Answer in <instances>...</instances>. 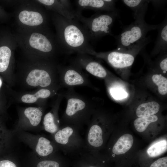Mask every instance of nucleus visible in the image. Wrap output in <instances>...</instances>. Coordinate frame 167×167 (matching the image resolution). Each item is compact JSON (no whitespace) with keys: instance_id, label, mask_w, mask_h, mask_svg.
<instances>
[{"instance_id":"10","label":"nucleus","mask_w":167,"mask_h":167,"mask_svg":"<svg viewBox=\"0 0 167 167\" xmlns=\"http://www.w3.org/2000/svg\"><path fill=\"white\" fill-rule=\"evenodd\" d=\"M59 74L60 87L67 89L77 86H86L94 88L88 75L83 70L71 62L70 64L64 66H57Z\"/></svg>"},{"instance_id":"21","label":"nucleus","mask_w":167,"mask_h":167,"mask_svg":"<svg viewBox=\"0 0 167 167\" xmlns=\"http://www.w3.org/2000/svg\"><path fill=\"white\" fill-rule=\"evenodd\" d=\"M57 90L50 88H42L33 94H27L23 95L21 97V100L24 103H34L39 99H45L53 96Z\"/></svg>"},{"instance_id":"1","label":"nucleus","mask_w":167,"mask_h":167,"mask_svg":"<svg viewBox=\"0 0 167 167\" xmlns=\"http://www.w3.org/2000/svg\"><path fill=\"white\" fill-rule=\"evenodd\" d=\"M51 17L56 31L55 38L61 51L67 54L76 53L92 56L95 51L78 21L68 19L53 12Z\"/></svg>"},{"instance_id":"11","label":"nucleus","mask_w":167,"mask_h":167,"mask_svg":"<svg viewBox=\"0 0 167 167\" xmlns=\"http://www.w3.org/2000/svg\"><path fill=\"white\" fill-rule=\"evenodd\" d=\"M46 10L57 13L69 20L75 19L78 16L68 0H38L36 1Z\"/></svg>"},{"instance_id":"31","label":"nucleus","mask_w":167,"mask_h":167,"mask_svg":"<svg viewBox=\"0 0 167 167\" xmlns=\"http://www.w3.org/2000/svg\"><path fill=\"white\" fill-rule=\"evenodd\" d=\"M160 69L164 72L167 71V58L166 57L163 58L159 63Z\"/></svg>"},{"instance_id":"22","label":"nucleus","mask_w":167,"mask_h":167,"mask_svg":"<svg viewBox=\"0 0 167 167\" xmlns=\"http://www.w3.org/2000/svg\"><path fill=\"white\" fill-rule=\"evenodd\" d=\"M160 106L157 102L151 101L139 105L136 110V114L139 118L153 115L159 111Z\"/></svg>"},{"instance_id":"12","label":"nucleus","mask_w":167,"mask_h":167,"mask_svg":"<svg viewBox=\"0 0 167 167\" xmlns=\"http://www.w3.org/2000/svg\"><path fill=\"white\" fill-rule=\"evenodd\" d=\"M71 62L95 76L104 78L108 75L107 71L104 66L93 59L90 55L77 54Z\"/></svg>"},{"instance_id":"3","label":"nucleus","mask_w":167,"mask_h":167,"mask_svg":"<svg viewBox=\"0 0 167 167\" xmlns=\"http://www.w3.org/2000/svg\"><path fill=\"white\" fill-rule=\"evenodd\" d=\"M63 95L67 105L61 118L63 125L74 126L79 129L85 125L88 126L96 109L95 98L81 95L74 88L67 89Z\"/></svg>"},{"instance_id":"8","label":"nucleus","mask_w":167,"mask_h":167,"mask_svg":"<svg viewBox=\"0 0 167 167\" xmlns=\"http://www.w3.org/2000/svg\"><path fill=\"white\" fill-rule=\"evenodd\" d=\"M35 3H22L16 13L19 28L32 29L48 28V16L41 5Z\"/></svg>"},{"instance_id":"23","label":"nucleus","mask_w":167,"mask_h":167,"mask_svg":"<svg viewBox=\"0 0 167 167\" xmlns=\"http://www.w3.org/2000/svg\"><path fill=\"white\" fill-rule=\"evenodd\" d=\"M56 153L39 162L37 167H67L69 161L66 158L57 155Z\"/></svg>"},{"instance_id":"13","label":"nucleus","mask_w":167,"mask_h":167,"mask_svg":"<svg viewBox=\"0 0 167 167\" xmlns=\"http://www.w3.org/2000/svg\"><path fill=\"white\" fill-rule=\"evenodd\" d=\"M43 115V111L40 108L32 107L26 108L18 123L17 130H31L36 128L40 124Z\"/></svg>"},{"instance_id":"32","label":"nucleus","mask_w":167,"mask_h":167,"mask_svg":"<svg viewBox=\"0 0 167 167\" xmlns=\"http://www.w3.org/2000/svg\"><path fill=\"white\" fill-rule=\"evenodd\" d=\"M149 2L152 3L154 6L158 8L161 7L165 4L166 1L165 0H149Z\"/></svg>"},{"instance_id":"20","label":"nucleus","mask_w":167,"mask_h":167,"mask_svg":"<svg viewBox=\"0 0 167 167\" xmlns=\"http://www.w3.org/2000/svg\"><path fill=\"white\" fill-rule=\"evenodd\" d=\"M133 136L129 134L120 137L113 145L112 152L115 155L125 153L131 148L133 143Z\"/></svg>"},{"instance_id":"6","label":"nucleus","mask_w":167,"mask_h":167,"mask_svg":"<svg viewBox=\"0 0 167 167\" xmlns=\"http://www.w3.org/2000/svg\"><path fill=\"white\" fill-rule=\"evenodd\" d=\"M152 41L150 37L148 36L127 49H116L107 52L95 51L92 56L104 59L115 68L126 69L132 65L135 56Z\"/></svg>"},{"instance_id":"2","label":"nucleus","mask_w":167,"mask_h":167,"mask_svg":"<svg viewBox=\"0 0 167 167\" xmlns=\"http://www.w3.org/2000/svg\"><path fill=\"white\" fill-rule=\"evenodd\" d=\"M19 28L14 36L18 45L27 54L53 61L57 52L61 51L49 28Z\"/></svg>"},{"instance_id":"19","label":"nucleus","mask_w":167,"mask_h":167,"mask_svg":"<svg viewBox=\"0 0 167 167\" xmlns=\"http://www.w3.org/2000/svg\"><path fill=\"white\" fill-rule=\"evenodd\" d=\"M79 155L80 156L74 163V167H101L96 151L83 150Z\"/></svg>"},{"instance_id":"17","label":"nucleus","mask_w":167,"mask_h":167,"mask_svg":"<svg viewBox=\"0 0 167 167\" xmlns=\"http://www.w3.org/2000/svg\"><path fill=\"white\" fill-rule=\"evenodd\" d=\"M17 46V43L14 35L9 44L0 46V73L6 71L8 68Z\"/></svg>"},{"instance_id":"28","label":"nucleus","mask_w":167,"mask_h":167,"mask_svg":"<svg viewBox=\"0 0 167 167\" xmlns=\"http://www.w3.org/2000/svg\"><path fill=\"white\" fill-rule=\"evenodd\" d=\"M110 93L115 99L121 100L125 98L127 96V93L123 89L118 88H112L110 89Z\"/></svg>"},{"instance_id":"27","label":"nucleus","mask_w":167,"mask_h":167,"mask_svg":"<svg viewBox=\"0 0 167 167\" xmlns=\"http://www.w3.org/2000/svg\"><path fill=\"white\" fill-rule=\"evenodd\" d=\"M152 79L157 86L159 93L162 95L167 93V79L161 74H156L153 75Z\"/></svg>"},{"instance_id":"7","label":"nucleus","mask_w":167,"mask_h":167,"mask_svg":"<svg viewBox=\"0 0 167 167\" xmlns=\"http://www.w3.org/2000/svg\"><path fill=\"white\" fill-rule=\"evenodd\" d=\"M79 129L71 125L61 126L59 130L52 135V140L59 150L66 155L79 154L84 149V141Z\"/></svg>"},{"instance_id":"26","label":"nucleus","mask_w":167,"mask_h":167,"mask_svg":"<svg viewBox=\"0 0 167 167\" xmlns=\"http://www.w3.org/2000/svg\"><path fill=\"white\" fill-rule=\"evenodd\" d=\"M122 1L132 10L133 14L139 12L149 2V0H123Z\"/></svg>"},{"instance_id":"16","label":"nucleus","mask_w":167,"mask_h":167,"mask_svg":"<svg viewBox=\"0 0 167 167\" xmlns=\"http://www.w3.org/2000/svg\"><path fill=\"white\" fill-rule=\"evenodd\" d=\"M33 146L36 153L42 157L50 156L59 150L52 140L43 136H40L37 139Z\"/></svg>"},{"instance_id":"29","label":"nucleus","mask_w":167,"mask_h":167,"mask_svg":"<svg viewBox=\"0 0 167 167\" xmlns=\"http://www.w3.org/2000/svg\"><path fill=\"white\" fill-rule=\"evenodd\" d=\"M150 167H167V156L160 158L155 161Z\"/></svg>"},{"instance_id":"5","label":"nucleus","mask_w":167,"mask_h":167,"mask_svg":"<svg viewBox=\"0 0 167 167\" xmlns=\"http://www.w3.org/2000/svg\"><path fill=\"white\" fill-rule=\"evenodd\" d=\"M118 16L117 11L103 13L97 12L89 18L81 14L77 20L83 27L89 41L93 42L104 36L113 35L111 29Z\"/></svg>"},{"instance_id":"25","label":"nucleus","mask_w":167,"mask_h":167,"mask_svg":"<svg viewBox=\"0 0 167 167\" xmlns=\"http://www.w3.org/2000/svg\"><path fill=\"white\" fill-rule=\"evenodd\" d=\"M167 141L161 140L151 145L147 150V152L150 157L157 156L167 150Z\"/></svg>"},{"instance_id":"24","label":"nucleus","mask_w":167,"mask_h":167,"mask_svg":"<svg viewBox=\"0 0 167 167\" xmlns=\"http://www.w3.org/2000/svg\"><path fill=\"white\" fill-rule=\"evenodd\" d=\"M158 119V117L155 115L139 118L134 121V124L136 131L142 132L146 129L150 123L156 122Z\"/></svg>"},{"instance_id":"18","label":"nucleus","mask_w":167,"mask_h":167,"mask_svg":"<svg viewBox=\"0 0 167 167\" xmlns=\"http://www.w3.org/2000/svg\"><path fill=\"white\" fill-rule=\"evenodd\" d=\"M158 35L154 46L152 51V54L154 55L160 52L166 51L167 49V19L165 18L160 24L157 29Z\"/></svg>"},{"instance_id":"30","label":"nucleus","mask_w":167,"mask_h":167,"mask_svg":"<svg viewBox=\"0 0 167 167\" xmlns=\"http://www.w3.org/2000/svg\"><path fill=\"white\" fill-rule=\"evenodd\" d=\"M0 167H17L12 161L9 160L0 161Z\"/></svg>"},{"instance_id":"9","label":"nucleus","mask_w":167,"mask_h":167,"mask_svg":"<svg viewBox=\"0 0 167 167\" xmlns=\"http://www.w3.org/2000/svg\"><path fill=\"white\" fill-rule=\"evenodd\" d=\"M57 67L53 61L43 60L39 67L34 68L29 71L26 79L27 84L32 87L39 86L57 90L60 86L55 76Z\"/></svg>"},{"instance_id":"4","label":"nucleus","mask_w":167,"mask_h":167,"mask_svg":"<svg viewBox=\"0 0 167 167\" xmlns=\"http://www.w3.org/2000/svg\"><path fill=\"white\" fill-rule=\"evenodd\" d=\"M148 6L139 12L133 15L135 21L124 27L118 35L115 36L117 47L119 49H127L145 39L149 31L157 29L160 24L152 25L147 23L144 17Z\"/></svg>"},{"instance_id":"33","label":"nucleus","mask_w":167,"mask_h":167,"mask_svg":"<svg viewBox=\"0 0 167 167\" xmlns=\"http://www.w3.org/2000/svg\"><path fill=\"white\" fill-rule=\"evenodd\" d=\"M2 84V82L1 79L0 78V89L1 87Z\"/></svg>"},{"instance_id":"14","label":"nucleus","mask_w":167,"mask_h":167,"mask_svg":"<svg viewBox=\"0 0 167 167\" xmlns=\"http://www.w3.org/2000/svg\"><path fill=\"white\" fill-rule=\"evenodd\" d=\"M116 1L112 0H78L75 1L78 15L84 10L108 12L117 11L115 6Z\"/></svg>"},{"instance_id":"15","label":"nucleus","mask_w":167,"mask_h":167,"mask_svg":"<svg viewBox=\"0 0 167 167\" xmlns=\"http://www.w3.org/2000/svg\"><path fill=\"white\" fill-rule=\"evenodd\" d=\"M63 94H59L52 107V109L44 116L43 122V129L53 135L60 128L61 126L58 116V110Z\"/></svg>"}]
</instances>
